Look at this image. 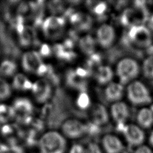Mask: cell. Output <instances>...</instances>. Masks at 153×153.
Wrapping results in <instances>:
<instances>
[{"instance_id": "20", "label": "cell", "mask_w": 153, "mask_h": 153, "mask_svg": "<svg viewBox=\"0 0 153 153\" xmlns=\"http://www.w3.org/2000/svg\"><path fill=\"white\" fill-rule=\"evenodd\" d=\"M114 76L112 68L108 65H99L94 71V78L100 85H106L111 82Z\"/></svg>"}, {"instance_id": "13", "label": "cell", "mask_w": 153, "mask_h": 153, "mask_svg": "<svg viewBox=\"0 0 153 153\" xmlns=\"http://www.w3.org/2000/svg\"><path fill=\"white\" fill-rule=\"evenodd\" d=\"M32 91L35 100L39 103H43L50 99L53 90L51 82L42 78L33 84Z\"/></svg>"}, {"instance_id": "33", "label": "cell", "mask_w": 153, "mask_h": 153, "mask_svg": "<svg viewBox=\"0 0 153 153\" xmlns=\"http://www.w3.org/2000/svg\"><path fill=\"white\" fill-rule=\"evenodd\" d=\"M134 153H153V152L150 147L142 145L137 147Z\"/></svg>"}, {"instance_id": "10", "label": "cell", "mask_w": 153, "mask_h": 153, "mask_svg": "<svg viewBox=\"0 0 153 153\" xmlns=\"http://www.w3.org/2000/svg\"><path fill=\"white\" fill-rule=\"evenodd\" d=\"M116 39V32L114 27L108 23L100 25L96 34L97 44L103 48H110Z\"/></svg>"}, {"instance_id": "4", "label": "cell", "mask_w": 153, "mask_h": 153, "mask_svg": "<svg viewBox=\"0 0 153 153\" xmlns=\"http://www.w3.org/2000/svg\"><path fill=\"white\" fill-rule=\"evenodd\" d=\"M129 101L134 105L140 106L149 103L152 99L149 90L141 81L134 80L130 82L126 90Z\"/></svg>"}, {"instance_id": "1", "label": "cell", "mask_w": 153, "mask_h": 153, "mask_svg": "<svg viewBox=\"0 0 153 153\" xmlns=\"http://www.w3.org/2000/svg\"><path fill=\"white\" fill-rule=\"evenodd\" d=\"M40 153H65L66 141L61 133L51 130L45 133L39 140Z\"/></svg>"}, {"instance_id": "34", "label": "cell", "mask_w": 153, "mask_h": 153, "mask_svg": "<svg viewBox=\"0 0 153 153\" xmlns=\"http://www.w3.org/2000/svg\"><path fill=\"white\" fill-rule=\"evenodd\" d=\"M39 54L42 56H48L50 54V49L49 47L46 44H43L39 50Z\"/></svg>"}, {"instance_id": "27", "label": "cell", "mask_w": 153, "mask_h": 153, "mask_svg": "<svg viewBox=\"0 0 153 153\" xmlns=\"http://www.w3.org/2000/svg\"><path fill=\"white\" fill-rule=\"evenodd\" d=\"M142 71L145 77L153 79V56L145 59L142 65Z\"/></svg>"}, {"instance_id": "2", "label": "cell", "mask_w": 153, "mask_h": 153, "mask_svg": "<svg viewBox=\"0 0 153 153\" xmlns=\"http://www.w3.org/2000/svg\"><path fill=\"white\" fill-rule=\"evenodd\" d=\"M145 3V1H136L134 7L125 9L120 18L122 25L130 27L143 25L149 17Z\"/></svg>"}, {"instance_id": "16", "label": "cell", "mask_w": 153, "mask_h": 153, "mask_svg": "<svg viewBox=\"0 0 153 153\" xmlns=\"http://www.w3.org/2000/svg\"><path fill=\"white\" fill-rule=\"evenodd\" d=\"M91 123L97 126L105 125L109 121V113L106 107L100 103L93 104L90 109Z\"/></svg>"}, {"instance_id": "18", "label": "cell", "mask_w": 153, "mask_h": 153, "mask_svg": "<svg viewBox=\"0 0 153 153\" xmlns=\"http://www.w3.org/2000/svg\"><path fill=\"white\" fill-rule=\"evenodd\" d=\"M124 91L123 84L120 82H111L106 85L105 89V97L108 102L113 103L121 101L124 95Z\"/></svg>"}, {"instance_id": "5", "label": "cell", "mask_w": 153, "mask_h": 153, "mask_svg": "<svg viewBox=\"0 0 153 153\" xmlns=\"http://www.w3.org/2000/svg\"><path fill=\"white\" fill-rule=\"evenodd\" d=\"M127 38L131 44L136 48H151L152 41V35L149 29L143 25L130 27Z\"/></svg>"}, {"instance_id": "30", "label": "cell", "mask_w": 153, "mask_h": 153, "mask_svg": "<svg viewBox=\"0 0 153 153\" xmlns=\"http://www.w3.org/2000/svg\"><path fill=\"white\" fill-rule=\"evenodd\" d=\"M77 103L78 106L81 108L84 109L87 108L90 103L88 96L86 94L83 93L82 94H80L77 100Z\"/></svg>"}, {"instance_id": "22", "label": "cell", "mask_w": 153, "mask_h": 153, "mask_svg": "<svg viewBox=\"0 0 153 153\" xmlns=\"http://www.w3.org/2000/svg\"><path fill=\"white\" fill-rule=\"evenodd\" d=\"M136 121L142 128H150L153 125V111L148 108L140 109L137 114Z\"/></svg>"}, {"instance_id": "8", "label": "cell", "mask_w": 153, "mask_h": 153, "mask_svg": "<svg viewBox=\"0 0 153 153\" xmlns=\"http://www.w3.org/2000/svg\"><path fill=\"white\" fill-rule=\"evenodd\" d=\"M13 108L15 117L20 123L30 124L32 121L33 106L29 99L23 97L16 99L13 103Z\"/></svg>"}, {"instance_id": "19", "label": "cell", "mask_w": 153, "mask_h": 153, "mask_svg": "<svg viewBox=\"0 0 153 153\" xmlns=\"http://www.w3.org/2000/svg\"><path fill=\"white\" fill-rule=\"evenodd\" d=\"M19 43L23 47H27L32 45H36L38 41L36 31L34 27L29 26H25L22 32L19 35Z\"/></svg>"}, {"instance_id": "15", "label": "cell", "mask_w": 153, "mask_h": 153, "mask_svg": "<svg viewBox=\"0 0 153 153\" xmlns=\"http://www.w3.org/2000/svg\"><path fill=\"white\" fill-rule=\"evenodd\" d=\"M0 44L4 53L8 56L15 59L19 57L20 51L14 42L6 32L4 25L0 23Z\"/></svg>"}, {"instance_id": "25", "label": "cell", "mask_w": 153, "mask_h": 153, "mask_svg": "<svg viewBox=\"0 0 153 153\" xmlns=\"http://www.w3.org/2000/svg\"><path fill=\"white\" fill-rule=\"evenodd\" d=\"M17 70L16 63L10 60H5L0 65V73L5 76H10L14 74Z\"/></svg>"}, {"instance_id": "3", "label": "cell", "mask_w": 153, "mask_h": 153, "mask_svg": "<svg viewBox=\"0 0 153 153\" xmlns=\"http://www.w3.org/2000/svg\"><path fill=\"white\" fill-rule=\"evenodd\" d=\"M140 71L139 64L131 57L123 58L116 65V74L122 84H129L134 81Z\"/></svg>"}, {"instance_id": "24", "label": "cell", "mask_w": 153, "mask_h": 153, "mask_svg": "<svg viewBox=\"0 0 153 153\" xmlns=\"http://www.w3.org/2000/svg\"><path fill=\"white\" fill-rule=\"evenodd\" d=\"M33 84L23 74L16 75L13 79V87L17 90H28L32 89Z\"/></svg>"}, {"instance_id": "11", "label": "cell", "mask_w": 153, "mask_h": 153, "mask_svg": "<svg viewBox=\"0 0 153 153\" xmlns=\"http://www.w3.org/2000/svg\"><path fill=\"white\" fill-rule=\"evenodd\" d=\"M122 131L127 142L132 146L142 145L145 140V134L143 129L138 125L128 124L124 126Z\"/></svg>"}, {"instance_id": "7", "label": "cell", "mask_w": 153, "mask_h": 153, "mask_svg": "<svg viewBox=\"0 0 153 153\" xmlns=\"http://www.w3.org/2000/svg\"><path fill=\"white\" fill-rule=\"evenodd\" d=\"M65 20L59 16H51L42 22V30L44 36L51 40L59 38L64 33Z\"/></svg>"}, {"instance_id": "28", "label": "cell", "mask_w": 153, "mask_h": 153, "mask_svg": "<svg viewBox=\"0 0 153 153\" xmlns=\"http://www.w3.org/2000/svg\"><path fill=\"white\" fill-rule=\"evenodd\" d=\"M48 7L53 16H57V14L65 10V5L63 1H51L49 2Z\"/></svg>"}, {"instance_id": "29", "label": "cell", "mask_w": 153, "mask_h": 153, "mask_svg": "<svg viewBox=\"0 0 153 153\" xmlns=\"http://www.w3.org/2000/svg\"><path fill=\"white\" fill-rule=\"evenodd\" d=\"M11 94V88L9 84L3 79L0 78V100H4Z\"/></svg>"}, {"instance_id": "9", "label": "cell", "mask_w": 153, "mask_h": 153, "mask_svg": "<svg viewBox=\"0 0 153 153\" xmlns=\"http://www.w3.org/2000/svg\"><path fill=\"white\" fill-rule=\"evenodd\" d=\"M62 131L65 136L72 139H78L86 133L87 125L75 118H69L61 124Z\"/></svg>"}, {"instance_id": "14", "label": "cell", "mask_w": 153, "mask_h": 153, "mask_svg": "<svg viewBox=\"0 0 153 153\" xmlns=\"http://www.w3.org/2000/svg\"><path fill=\"white\" fill-rule=\"evenodd\" d=\"M110 113L112 118L121 128L125 125L124 123L130 116V109L125 102L119 101L112 104Z\"/></svg>"}, {"instance_id": "17", "label": "cell", "mask_w": 153, "mask_h": 153, "mask_svg": "<svg viewBox=\"0 0 153 153\" xmlns=\"http://www.w3.org/2000/svg\"><path fill=\"white\" fill-rule=\"evenodd\" d=\"M102 145L105 153H121L124 149L121 140L112 134H107L103 137Z\"/></svg>"}, {"instance_id": "12", "label": "cell", "mask_w": 153, "mask_h": 153, "mask_svg": "<svg viewBox=\"0 0 153 153\" xmlns=\"http://www.w3.org/2000/svg\"><path fill=\"white\" fill-rule=\"evenodd\" d=\"M69 21L74 29L81 32L89 31L93 25L92 17L86 13L81 11L70 13Z\"/></svg>"}, {"instance_id": "26", "label": "cell", "mask_w": 153, "mask_h": 153, "mask_svg": "<svg viewBox=\"0 0 153 153\" xmlns=\"http://www.w3.org/2000/svg\"><path fill=\"white\" fill-rule=\"evenodd\" d=\"M14 117V112L13 107L5 105H0L1 123H5Z\"/></svg>"}, {"instance_id": "31", "label": "cell", "mask_w": 153, "mask_h": 153, "mask_svg": "<svg viewBox=\"0 0 153 153\" xmlns=\"http://www.w3.org/2000/svg\"><path fill=\"white\" fill-rule=\"evenodd\" d=\"M85 153H102V151L96 143L91 142L85 148Z\"/></svg>"}, {"instance_id": "21", "label": "cell", "mask_w": 153, "mask_h": 153, "mask_svg": "<svg viewBox=\"0 0 153 153\" xmlns=\"http://www.w3.org/2000/svg\"><path fill=\"white\" fill-rule=\"evenodd\" d=\"M96 41L90 35L82 36L78 41V47L82 53L90 57L96 53Z\"/></svg>"}, {"instance_id": "32", "label": "cell", "mask_w": 153, "mask_h": 153, "mask_svg": "<svg viewBox=\"0 0 153 153\" xmlns=\"http://www.w3.org/2000/svg\"><path fill=\"white\" fill-rule=\"evenodd\" d=\"M69 153H85V148L82 145L76 143L71 146Z\"/></svg>"}, {"instance_id": "6", "label": "cell", "mask_w": 153, "mask_h": 153, "mask_svg": "<svg viewBox=\"0 0 153 153\" xmlns=\"http://www.w3.org/2000/svg\"><path fill=\"white\" fill-rule=\"evenodd\" d=\"M22 66L26 72L43 76L48 72V68L42 60L40 54L35 51L25 53L22 56Z\"/></svg>"}, {"instance_id": "35", "label": "cell", "mask_w": 153, "mask_h": 153, "mask_svg": "<svg viewBox=\"0 0 153 153\" xmlns=\"http://www.w3.org/2000/svg\"><path fill=\"white\" fill-rule=\"evenodd\" d=\"M149 142L152 147H153V130L151 131L149 137Z\"/></svg>"}, {"instance_id": "23", "label": "cell", "mask_w": 153, "mask_h": 153, "mask_svg": "<svg viewBox=\"0 0 153 153\" xmlns=\"http://www.w3.org/2000/svg\"><path fill=\"white\" fill-rule=\"evenodd\" d=\"M86 6L93 14L99 17H102L105 14L108 8L106 3L103 1H87Z\"/></svg>"}]
</instances>
